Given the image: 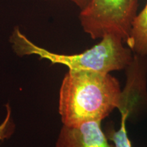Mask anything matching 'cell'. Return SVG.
<instances>
[{
	"instance_id": "5",
	"label": "cell",
	"mask_w": 147,
	"mask_h": 147,
	"mask_svg": "<svg viewBox=\"0 0 147 147\" xmlns=\"http://www.w3.org/2000/svg\"><path fill=\"white\" fill-rule=\"evenodd\" d=\"M102 121H91L77 125H63L55 147H115L102 129Z\"/></svg>"
},
{
	"instance_id": "7",
	"label": "cell",
	"mask_w": 147,
	"mask_h": 147,
	"mask_svg": "<svg viewBox=\"0 0 147 147\" xmlns=\"http://www.w3.org/2000/svg\"><path fill=\"white\" fill-rule=\"evenodd\" d=\"M121 123L120 128L118 130L113 128H108L106 135L109 141L113 143L115 147H132L131 141L128 137L126 123L127 121L128 113L121 114Z\"/></svg>"
},
{
	"instance_id": "3",
	"label": "cell",
	"mask_w": 147,
	"mask_h": 147,
	"mask_svg": "<svg viewBox=\"0 0 147 147\" xmlns=\"http://www.w3.org/2000/svg\"><path fill=\"white\" fill-rule=\"evenodd\" d=\"M138 8V0H91L80 11L79 20L84 32L92 39L113 34L121 37L126 44Z\"/></svg>"
},
{
	"instance_id": "2",
	"label": "cell",
	"mask_w": 147,
	"mask_h": 147,
	"mask_svg": "<svg viewBox=\"0 0 147 147\" xmlns=\"http://www.w3.org/2000/svg\"><path fill=\"white\" fill-rule=\"evenodd\" d=\"M14 52L18 56L36 55L52 64H61L69 69L89 70L110 74L121 70L131 63L134 55L127 46L125 47L123 38L118 35L106 34L100 42L87 50L78 54L65 55L53 53L36 45L15 27L10 37Z\"/></svg>"
},
{
	"instance_id": "1",
	"label": "cell",
	"mask_w": 147,
	"mask_h": 147,
	"mask_svg": "<svg viewBox=\"0 0 147 147\" xmlns=\"http://www.w3.org/2000/svg\"><path fill=\"white\" fill-rule=\"evenodd\" d=\"M121 91L118 80L110 74L69 69L59 97V113L63 125L102 121L120 107Z\"/></svg>"
},
{
	"instance_id": "9",
	"label": "cell",
	"mask_w": 147,
	"mask_h": 147,
	"mask_svg": "<svg viewBox=\"0 0 147 147\" xmlns=\"http://www.w3.org/2000/svg\"><path fill=\"white\" fill-rule=\"evenodd\" d=\"M43 1H57V0H43ZM63 1H69L72 2L74 4L76 5L81 11L84 10L89 5L91 0H63Z\"/></svg>"
},
{
	"instance_id": "6",
	"label": "cell",
	"mask_w": 147,
	"mask_h": 147,
	"mask_svg": "<svg viewBox=\"0 0 147 147\" xmlns=\"http://www.w3.org/2000/svg\"><path fill=\"white\" fill-rule=\"evenodd\" d=\"M126 45L136 55L147 56V3L134 18Z\"/></svg>"
},
{
	"instance_id": "8",
	"label": "cell",
	"mask_w": 147,
	"mask_h": 147,
	"mask_svg": "<svg viewBox=\"0 0 147 147\" xmlns=\"http://www.w3.org/2000/svg\"><path fill=\"white\" fill-rule=\"evenodd\" d=\"M6 115L4 120L0 124V141L8 139L13 134L15 130V124L12 116V110L9 104L5 105Z\"/></svg>"
},
{
	"instance_id": "4",
	"label": "cell",
	"mask_w": 147,
	"mask_h": 147,
	"mask_svg": "<svg viewBox=\"0 0 147 147\" xmlns=\"http://www.w3.org/2000/svg\"><path fill=\"white\" fill-rule=\"evenodd\" d=\"M145 57L134 55L126 67V84L121 91V115L128 113L129 117L136 116L147 108V61Z\"/></svg>"
}]
</instances>
